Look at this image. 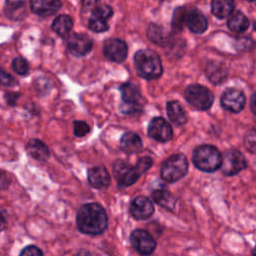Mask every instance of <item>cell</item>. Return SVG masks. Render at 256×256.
Wrapping results in <instances>:
<instances>
[{
    "label": "cell",
    "mask_w": 256,
    "mask_h": 256,
    "mask_svg": "<svg viewBox=\"0 0 256 256\" xmlns=\"http://www.w3.org/2000/svg\"><path fill=\"white\" fill-rule=\"evenodd\" d=\"M19 256H43V253L37 246L29 245L22 249Z\"/></svg>",
    "instance_id": "cell-35"
},
{
    "label": "cell",
    "mask_w": 256,
    "mask_h": 256,
    "mask_svg": "<svg viewBox=\"0 0 256 256\" xmlns=\"http://www.w3.org/2000/svg\"><path fill=\"white\" fill-rule=\"evenodd\" d=\"M52 30L60 36H66L73 27V20L68 15H59L52 22Z\"/></svg>",
    "instance_id": "cell-27"
},
{
    "label": "cell",
    "mask_w": 256,
    "mask_h": 256,
    "mask_svg": "<svg viewBox=\"0 0 256 256\" xmlns=\"http://www.w3.org/2000/svg\"><path fill=\"white\" fill-rule=\"evenodd\" d=\"M153 164V161L152 159L149 157V156H144V157H141L137 164L135 165V168L137 170V172L139 173V175L145 173L147 170H149V168L152 166Z\"/></svg>",
    "instance_id": "cell-33"
},
{
    "label": "cell",
    "mask_w": 256,
    "mask_h": 256,
    "mask_svg": "<svg viewBox=\"0 0 256 256\" xmlns=\"http://www.w3.org/2000/svg\"><path fill=\"white\" fill-rule=\"evenodd\" d=\"M26 150L32 158L38 161H45L49 157L48 147L39 139L29 140L26 145Z\"/></svg>",
    "instance_id": "cell-20"
},
{
    "label": "cell",
    "mask_w": 256,
    "mask_h": 256,
    "mask_svg": "<svg viewBox=\"0 0 256 256\" xmlns=\"http://www.w3.org/2000/svg\"><path fill=\"white\" fill-rule=\"evenodd\" d=\"M129 212L134 219L145 220L151 217L154 213V206L149 198L145 196H138L131 201Z\"/></svg>",
    "instance_id": "cell-14"
},
{
    "label": "cell",
    "mask_w": 256,
    "mask_h": 256,
    "mask_svg": "<svg viewBox=\"0 0 256 256\" xmlns=\"http://www.w3.org/2000/svg\"><path fill=\"white\" fill-rule=\"evenodd\" d=\"M147 36L151 42L161 46L168 44V40L170 37L169 33L165 30V28L157 24L149 25L147 30Z\"/></svg>",
    "instance_id": "cell-22"
},
{
    "label": "cell",
    "mask_w": 256,
    "mask_h": 256,
    "mask_svg": "<svg viewBox=\"0 0 256 256\" xmlns=\"http://www.w3.org/2000/svg\"><path fill=\"white\" fill-rule=\"evenodd\" d=\"M254 29L256 30V21H255V23H254Z\"/></svg>",
    "instance_id": "cell-42"
},
{
    "label": "cell",
    "mask_w": 256,
    "mask_h": 256,
    "mask_svg": "<svg viewBox=\"0 0 256 256\" xmlns=\"http://www.w3.org/2000/svg\"><path fill=\"white\" fill-rule=\"evenodd\" d=\"M185 23L188 29L196 34L203 33L208 26V22L204 14L196 8H190L186 10Z\"/></svg>",
    "instance_id": "cell-15"
},
{
    "label": "cell",
    "mask_w": 256,
    "mask_h": 256,
    "mask_svg": "<svg viewBox=\"0 0 256 256\" xmlns=\"http://www.w3.org/2000/svg\"><path fill=\"white\" fill-rule=\"evenodd\" d=\"M133 248L141 255H150L156 248V242L152 235L143 229H136L130 235Z\"/></svg>",
    "instance_id": "cell-9"
},
{
    "label": "cell",
    "mask_w": 256,
    "mask_h": 256,
    "mask_svg": "<svg viewBox=\"0 0 256 256\" xmlns=\"http://www.w3.org/2000/svg\"><path fill=\"white\" fill-rule=\"evenodd\" d=\"M184 95L187 102L199 110H208L214 101L211 91L205 86L199 84L188 85L185 89Z\"/></svg>",
    "instance_id": "cell-5"
},
{
    "label": "cell",
    "mask_w": 256,
    "mask_h": 256,
    "mask_svg": "<svg viewBox=\"0 0 256 256\" xmlns=\"http://www.w3.org/2000/svg\"><path fill=\"white\" fill-rule=\"evenodd\" d=\"M78 230L87 235L102 234L108 225V218L104 208L98 203L82 205L76 216Z\"/></svg>",
    "instance_id": "cell-1"
},
{
    "label": "cell",
    "mask_w": 256,
    "mask_h": 256,
    "mask_svg": "<svg viewBox=\"0 0 256 256\" xmlns=\"http://www.w3.org/2000/svg\"><path fill=\"white\" fill-rule=\"evenodd\" d=\"M92 15L107 20L113 15V9L107 4H98L93 8Z\"/></svg>",
    "instance_id": "cell-29"
},
{
    "label": "cell",
    "mask_w": 256,
    "mask_h": 256,
    "mask_svg": "<svg viewBox=\"0 0 256 256\" xmlns=\"http://www.w3.org/2000/svg\"><path fill=\"white\" fill-rule=\"evenodd\" d=\"M13 70L19 75H27L29 72V64L23 57H16L12 62Z\"/></svg>",
    "instance_id": "cell-30"
},
{
    "label": "cell",
    "mask_w": 256,
    "mask_h": 256,
    "mask_svg": "<svg viewBox=\"0 0 256 256\" xmlns=\"http://www.w3.org/2000/svg\"><path fill=\"white\" fill-rule=\"evenodd\" d=\"M194 165L204 172H214L221 168L222 156L219 150L208 144L196 147L192 153Z\"/></svg>",
    "instance_id": "cell-3"
},
{
    "label": "cell",
    "mask_w": 256,
    "mask_h": 256,
    "mask_svg": "<svg viewBox=\"0 0 256 256\" xmlns=\"http://www.w3.org/2000/svg\"><path fill=\"white\" fill-rule=\"evenodd\" d=\"M75 256H92V255L87 251H80Z\"/></svg>",
    "instance_id": "cell-40"
},
{
    "label": "cell",
    "mask_w": 256,
    "mask_h": 256,
    "mask_svg": "<svg viewBox=\"0 0 256 256\" xmlns=\"http://www.w3.org/2000/svg\"><path fill=\"white\" fill-rule=\"evenodd\" d=\"M250 108L252 113L256 116V92L253 93L252 97H251V102H250Z\"/></svg>",
    "instance_id": "cell-39"
},
{
    "label": "cell",
    "mask_w": 256,
    "mask_h": 256,
    "mask_svg": "<svg viewBox=\"0 0 256 256\" xmlns=\"http://www.w3.org/2000/svg\"><path fill=\"white\" fill-rule=\"evenodd\" d=\"M185 15H186V10L183 7L177 8L174 11L173 15V20H172V26L176 30H181L183 27V24L185 22Z\"/></svg>",
    "instance_id": "cell-31"
},
{
    "label": "cell",
    "mask_w": 256,
    "mask_h": 256,
    "mask_svg": "<svg viewBox=\"0 0 256 256\" xmlns=\"http://www.w3.org/2000/svg\"><path fill=\"white\" fill-rule=\"evenodd\" d=\"M148 135L158 142H167L173 137L171 125L162 117L153 118L148 125Z\"/></svg>",
    "instance_id": "cell-11"
},
{
    "label": "cell",
    "mask_w": 256,
    "mask_h": 256,
    "mask_svg": "<svg viewBox=\"0 0 256 256\" xmlns=\"http://www.w3.org/2000/svg\"><path fill=\"white\" fill-rule=\"evenodd\" d=\"M244 145L249 151L256 153V128H253L246 133L244 137Z\"/></svg>",
    "instance_id": "cell-32"
},
{
    "label": "cell",
    "mask_w": 256,
    "mask_h": 256,
    "mask_svg": "<svg viewBox=\"0 0 256 256\" xmlns=\"http://www.w3.org/2000/svg\"><path fill=\"white\" fill-rule=\"evenodd\" d=\"M205 72L208 79L214 84H219L223 82L228 74V70L225 64L217 61L209 62V64H207L206 66Z\"/></svg>",
    "instance_id": "cell-18"
},
{
    "label": "cell",
    "mask_w": 256,
    "mask_h": 256,
    "mask_svg": "<svg viewBox=\"0 0 256 256\" xmlns=\"http://www.w3.org/2000/svg\"><path fill=\"white\" fill-rule=\"evenodd\" d=\"M246 167V160L243 154L235 149L226 151L222 157L221 170L227 176H233Z\"/></svg>",
    "instance_id": "cell-8"
},
{
    "label": "cell",
    "mask_w": 256,
    "mask_h": 256,
    "mask_svg": "<svg viewBox=\"0 0 256 256\" xmlns=\"http://www.w3.org/2000/svg\"><path fill=\"white\" fill-rule=\"evenodd\" d=\"M187 171L188 161L183 154L178 153L171 155L162 163L160 175L166 182L173 183L184 177Z\"/></svg>",
    "instance_id": "cell-4"
},
{
    "label": "cell",
    "mask_w": 256,
    "mask_h": 256,
    "mask_svg": "<svg viewBox=\"0 0 256 256\" xmlns=\"http://www.w3.org/2000/svg\"><path fill=\"white\" fill-rule=\"evenodd\" d=\"M152 198L153 200L160 205L161 207L168 209V210H173L175 208L176 204V199L174 196L167 190H155L152 192Z\"/></svg>",
    "instance_id": "cell-26"
},
{
    "label": "cell",
    "mask_w": 256,
    "mask_h": 256,
    "mask_svg": "<svg viewBox=\"0 0 256 256\" xmlns=\"http://www.w3.org/2000/svg\"><path fill=\"white\" fill-rule=\"evenodd\" d=\"M220 102L225 110L232 113H238L245 106V96L241 90L229 88L223 92Z\"/></svg>",
    "instance_id": "cell-12"
},
{
    "label": "cell",
    "mask_w": 256,
    "mask_h": 256,
    "mask_svg": "<svg viewBox=\"0 0 256 256\" xmlns=\"http://www.w3.org/2000/svg\"><path fill=\"white\" fill-rule=\"evenodd\" d=\"M234 9V2L231 0H214L211 2V12L219 19L230 16Z\"/></svg>",
    "instance_id": "cell-23"
},
{
    "label": "cell",
    "mask_w": 256,
    "mask_h": 256,
    "mask_svg": "<svg viewBox=\"0 0 256 256\" xmlns=\"http://www.w3.org/2000/svg\"><path fill=\"white\" fill-rule=\"evenodd\" d=\"M227 26L233 32L242 33L249 27V21L242 12L236 11L229 16Z\"/></svg>",
    "instance_id": "cell-24"
},
{
    "label": "cell",
    "mask_w": 256,
    "mask_h": 256,
    "mask_svg": "<svg viewBox=\"0 0 256 256\" xmlns=\"http://www.w3.org/2000/svg\"><path fill=\"white\" fill-rule=\"evenodd\" d=\"M18 97H19V94L14 93V92L5 93V99L9 105H14L16 103V100L18 99Z\"/></svg>",
    "instance_id": "cell-37"
},
{
    "label": "cell",
    "mask_w": 256,
    "mask_h": 256,
    "mask_svg": "<svg viewBox=\"0 0 256 256\" xmlns=\"http://www.w3.org/2000/svg\"><path fill=\"white\" fill-rule=\"evenodd\" d=\"M1 83L5 86H12L16 82H15V79L10 74H8L4 70H2V72H1Z\"/></svg>",
    "instance_id": "cell-36"
},
{
    "label": "cell",
    "mask_w": 256,
    "mask_h": 256,
    "mask_svg": "<svg viewBox=\"0 0 256 256\" xmlns=\"http://www.w3.org/2000/svg\"><path fill=\"white\" fill-rule=\"evenodd\" d=\"M134 66L137 74L146 80L159 78L163 71L160 57L150 49H140L135 53Z\"/></svg>",
    "instance_id": "cell-2"
},
{
    "label": "cell",
    "mask_w": 256,
    "mask_h": 256,
    "mask_svg": "<svg viewBox=\"0 0 256 256\" xmlns=\"http://www.w3.org/2000/svg\"><path fill=\"white\" fill-rule=\"evenodd\" d=\"M92 39L86 34L72 33L67 38V47L75 56H84L92 49Z\"/></svg>",
    "instance_id": "cell-13"
},
{
    "label": "cell",
    "mask_w": 256,
    "mask_h": 256,
    "mask_svg": "<svg viewBox=\"0 0 256 256\" xmlns=\"http://www.w3.org/2000/svg\"><path fill=\"white\" fill-rule=\"evenodd\" d=\"M120 148L127 154L136 153L142 148V140L136 133L126 132L121 136Z\"/></svg>",
    "instance_id": "cell-19"
},
{
    "label": "cell",
    "mask_w": 256,
    "mask_h": 256,
    "mask_svg": "<svg viewBox=\"0 0 256 256\" xmlns=\"http://www.w3.org/2000/svg\"><path fill=\"white\" fill-rule=\"evenodd\" d=\"M87 179L89 184L97 189H105L110 185L111 178L103 166H94L87 172Z\"/></svg>",
    "instance_id": "cell-16"
},
{
    "label": "cell",
    "mask_w": 256,
    "mask_h": 256,
    "mask_svg": "<svg viewBox=\"0 0 256 256\" xmlns=\"http://www.w3.org/2000/svg\"><path fill=\"white\" fill-rule=\"evenodd\" d=\"M88 28H89V30H91L93 32L101 33V32L108 30L109 26H108L106 20L92 15L88 20Z\"/></svg>",
    "instance_id": "cell-28"
},
{
    "label": "cell",
    "mask_w": 256,
    "mask_h": 256,
    "mask_svg": "<svg viewBox=\"0 0 256 256\" xmlns=\"http://www.w3.org/2000/svg\"><path fill=\"white\" fill-rule=\"evenodd\" d=\"M166 111L169 119L177 126H181L186 123L187 115L184 108L177 101H169L166 105Z\"/></svg>",
    "instance_id": "cell-21"
},
{
    "label": "cell",
    "mask_w": 256,
    "mask_h": 256,
    "mask_svg": "<svg viewBox=\"0 0 256 256\" xmlns=\"http://www.w3.org/2000/svg\"><path fill=\"white\" fill-rule=\"evenodd\" d=\"M73 127H74V134L77 137H83L90 131L88 124L84 121H74Z\"/></svg>",
    "instance_id": "cell-34"
},
{
    "label": "cell",
    "mask_w": 256,
    "mask_h": 256,
    "mask_svg": "<svg viewBox=\"0 0 256 256\" xmlns=\"http://www.w3.org/2000/svg\"><path fill=\"white\" fill-rule=\"evenodd\" d=\"M5 15L11 20H20L26 13L23 1H7L4 7Z\"/></svg>",
    "instance_id": "cell-25"
},
{
    "label": "cell",
    "mask_w": 256,
    "mask_h": 256,
    "mask_svg": "<svg viewBox=\"0 0 256 256\" xmlns=\"http://www.w3.org/2000/svg\"><path fill=\"white\" fill-rule=\"evenodd\" d=\"M239 43H241V45H239L240 48L242 49H250L253 46V42L249 39V38H241L239 39Z\"/></svg>",
    "instance_id": "cell-38"
},
{
    "label": "cell",
    "mask_w": 256,
    "mask_h": 256,
    "mask_svg": "<svg viewBox=\"0 0 256 256\" xmlns=\"http://www.w3.org/2000/svg\"><path fill=\"white\" fill-rule=\"evenodd\" d=\"M61 5L62 3L58 0H33L30 2L32 12L41 17L55 14L61 8Z\"/></svg>",
    "instance_id": "cell-17"
},
{
    "label": "cell",
    "mask_w": 256,
    "mask_h": 256,
    "mask_svg": "<svg viewBox=\"0 0 256 256\" xmlns=\"http://www.w3.org/2000/svg\"><path fill=\"white\" fill-rule=\"evenodd\" d=\"M252 255H253V256H256V245H255V247H254L253 250H252Z\"/></svg>",
    "instance_id": "cell-41"
},
{
    "label": "cell",
    "mask_w": 256,
    "mask_h": 256,
    "mask_svg": "<svg viewBox=\"0 0 256 256\" xmlns=\"http://www.w3.org/2000/svg\"><path fill=\"white\" fill-rule=\"evenodd\" d=\"M128 53V47L126 43L117 38L107 39L103 44V54L104 56L113 62H123Z\"/></svg>",
    "instance_id": "cell-10"
},
{
    "label": "cell",
    "mask_w": 256,
    "mask_h": 256,
    "mask_svg": "<svg viewBox=\"0 0 256 256\" xmlns=\"http://www.w3.org/2000/svg\"><path fill=\"white\" fill-rule=\"evenodd\" d=\"M113 174L120 187L133 185L140 176L135 166H131L129 163L122 160H117L113 164Z\"/></svg>",
    "instance_id": "cell-7"
},
{
    "label": "cell",
    "mask_w": 256,
    "mask_h": 256,
    "mask_svg": "<svg viewBox=\"0 0 256 256\" xmlns=\"http://www.w3.org/2000/svg\"><path fill=\"white\" fill-rule=\"evenodd\" d=\"M120 92L122 95V103L120 105L122 113L133 114L141 110V94L136 85L131 82L124 83L120 86Z\"/></svg>",
    "instance_id": "cell-6"
}]
</instances>
